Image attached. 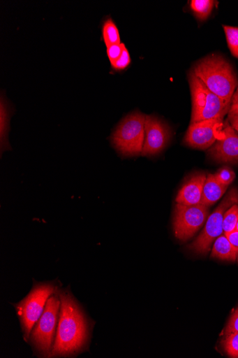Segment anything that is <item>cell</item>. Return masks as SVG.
<instances>
[{
	"instance_id": "cell-11",
	"label": "cell",
	"mask_w": 238,
	"mask_h": 358,
	"mask_svg": "<svg viewBox=\"0 0 238 358\" xmlns=\"http://www.w3.org/2000/svg\"><path fill=\"white\" fill-rule=\"evenodd\" d=\"M216 142L209 150L210 157L218 162L235 164L238 162V135L226 122Z\"/></svg>"
},
{
	"instance_id": "cell-21",
	"label": "cell",
	"mask_w": 238,
	"mask_h": 358,
	"mask_svg": "<svg viewBox=\"0 0 238 358\" xmlns=\"http://www.w3.org/2000/svg\"><path fill=\"white\" fill-rule=\"evenodd\" d=\"M216 179L222 185L229 186L235 178V173L229 168L221 169L214 174Z\"/></svg>"
},
{
	"instance_id": "cell-8",
	"label": "cell",
	"mask_w": 238,
	"mask_h": 358,
	"mask_svg": "<svg viewBox=\"0 0 238 358\" xmlns=\"http://www.w3.org/2000/svg\"><path fill=\"white\" fill-rule=\"evenodd\" d=\"M209 214L207 206L177 203L174 210L173 229L175 237L182 242L192 238L206 222Z\"/></svg>"
},
{
	"instance_id": "cell-27",
	"label": "cell",
	"mask_w": 238,
	"mask_h": 358,
	"mask_svg": "<svg viewBox=\"0 0 238 358\" xmlns=\"http://www.w3.org/2000/svg\"><path fill=\"white\" fill-rule=\"evenodd\" d=\"M228 122L235 131L238 132V115H228Z\"/></svg>"
},
{
	"instance_id": "cell-2",
	"label": "cell",
	"mask_w": 238,
	"mask_h": 358,
	"mask_svg": "<svg viewBox=\"0 0 238 358\" xmlns=\"http://www.w3.org/2000/svg\"><path fill=\"white\" fill-rule=\"evenodd\" d=\"M193 72L213 93L230 106L238 87V78L229 62L219 55H211L198 62Z\"/></svg>"
},
{
	"instance_id": "cell-25",
	"label": "cell",
	"mask_w": 238,
	"mask_h": 358,
	"mask_svg": "<svg viewBox=\"0 0 238 358\" xmlns=\"http://www.w3.org/2000/svg\"><path fill=\"white\" fill-rule=\"evenodd\" d=\"M228 115H238V87L232 97Z\"/></svg>"
},
{
	"instance_id": "cell-1",
	"label": "cell",
	"mask_w": 238,
	"mask_h": 358,
	"mask_svg": "<svg viewBox=\"0 0 238 358\" xmlns=\"http://www.w3.org/2000/svg\"><path fill=\"white\" fill-rule=\"evenodd\" d=\"M61 306L50 357H72L89 350L91 323L70 289L57 290Z\"/></svg>"
},
{
	"instance_id": "cell-18",
	"label": "cell",
	"mask_w": 238,
	"mask_h": 358,
	"mask_svg": "<svg viewBox=\"0 0 238 358\" xmlns=\"http://www.w3.org/2000/svg\"><path fill=\"white\" fill-rule=\"evenodd\" d=\"M238 222V204L230 207L225 213L223 219V233L225 235L236 230Z\"/></svg>"
},
{
	"instance_id": "cell-19",
	"label": "cell",
	"mask_w": 238,
	"mask_h": 358,
	"mask_svg": "<svg viewBox=\"0 0 238 358\" xmlns=\"http://www.w3.org/2000/svg\"><path fill=\"white\" fill-rule=\"evenodd\" d=\"M223 29L230 52L238 59V27L223 25Z\"/></svg>"
},
{
	"instance_id": "cell-29",
	"label": "cell",
	"mask_w": 238,
	"mask_h": 358,
	"mask_svg": "<svg viewBox=\"0 0 238 358\" xmlns=\"http://www.w3.org/2000/svg\"><path fill=\"white\" fill-rule=\"evenodd\" d=\"M237 263H238V256H237Z\"/></svg>"
},
{
	"instance_id": "cell-14",
	"label": "cell",
	"mask_w": 238,
	"mask_h": 358,
	"mask_svg": "<svg viewBox=\"0 0 238 358\" xmlns=\"http://www.w3.org/2000/svg\"><path fill=\"white\" fill-rule=\"evenodd\" d=\"M228 186L220 183L214 175L209 174L204 185L200 204L210 207L218 202L225 193Z\"/></svg>"
},
{
	"instance_id": "cell-3",
	"label": "cell",
	"mask_w": 238,
	"mask_h": 358,
	"mask_svg": "<svg viewBox=\"0 0 238 358\" xmlns=\"http://www.w3.org/2000/svg\"><path fill=\"white\" fill-rule=\"evenodd\" d=\"M147 115L135 110L117 125L111 137L112 146L124 157L142 155L145 140Z\"/></svg>"
},
{
	"instance_id": "cell-16",
	"label": "cell",
	"mask_w": 238,
	"mask_h": 358,
	"mask_svg": "<svg viewBox=\"0 0 238 358\" xmlns=\"http://www.w3.org/2000/svg\"><path fill=\"white\" fill-rule=\"evenodd\" d=\"M102 39L107 48L121 43L119 31L112 18L107 19L102 25Z\"/></svg>"
},
{
	"instance_id": "cell-20",
	"label": "cell",
	"mask_w": 238,
	"mask_h": 358,
	"mask_svg": "<svg viewBox=\"0 0 238 358\" xmlns=\"http://www.w3.org/2000/svg\"><path fill=\"white\" fill-rule=\"evenodd\" d=\"M222 345L229 357L238 358V333L225 336Z\"/></svg>"
},
{
	"instance_id": "cell-23",
	"label": "cell",
	"mask_w": 238,
	"mask_h": 358,
	"mask_svg": "<svg viewBox=\"0 0 238 358\" xmlns=\"http://www.w3.org/2000/svg\"><path fill=\"white\" fill-rule=\"evenodd\" d=\"M237 333H238V308H237L230 316L224 335L227 336Z\"/></svg>"
},
{
	"instance_id": "cell-12",
	"label": "cell",
	"mask_w": 238,
	"mask_h": 358,
	"mask_svg": "<svg viewBox=\"0 0 238 358\" xmlns=\"http://www.w3.org/2000/svg\"><path fill=\"white\" fill-rule=\"evenodd\" d=\"M207 176L200 173L191 177L179 190L176 202L184 206L200 204Z\"/></svg>"
},
{
	"instance_id": "cell-4",
	"label": "cell",
	"mask_w": 238,
	"mask_h": 358,
	"mask_svg": "<svg viewBox=\"0 0 238 358\" xmlns=\"http://www.w3.org/2000/svg\"><path fill=\"white\" fill-rule=\"evenodd\" d=\"M58 289L55 282H36L27 296L15 305L27 342L34 327L42 316L48 299Z\"/></svg>"
},
{
	"instance_id": "cell-28",
	"label": "cell",
	"mask_w": 238,
	"mask_h": 358,
	"mask_svg": "<svg viewBox=\"0 0 238 358\" xmlns=\"http://www.w3.org/2000/svg\"><path fill=\"white\" fill-rule=\"evenodd\" d=\"M236 230L238 231V222H237V226H236Z\"/></svg>"
},
{
	"instance_id": "cell-13",
	"label": "cell",
	"mask_w": 238,
	"mask_h": 358,
	"mask_svg": "<svg viewBox=\"0 0 238 358\" xmlns=\"http://www.w3.org/2000/svg\"><path fill=\"white\" fill-rule=\"evenodd\" d=\"M13 113L12 106L6 96L1 94V97H0V149H1V155L5 151L12 150L8 136L10 131V120Z\"/></svg>"
},
{
	"instance_id": "cell-26",
	"label": "cell",
	"mask_w": 238,
	"mask_h": 358,
	"mask_svg": "<svg viewBox=\"0 0 238 358\" xmlns=\"http://www.w3.org/2000/svg\"><path fill=\"white\" fill-rule=\"evenodd\" d=\"M230 243L238 249V231L237 230L225 235Z\"/></svg>"
},
{
	"instance_id": "cell-9",
	"label": "cell",
	"mask_w": 238,
	"mask_h": 358,
	"mask_svg": "<svg viewBox=\"0 0 238 358\" xmlns=\"http://www.w3.org/2000/svg\"><path fill=\"white\" fill-rule=\"evenodd\" d=\"M223 118L191 123L184 143L193 148L206 150L218 140L223 128Z\"/></svg>"
},
{
	"instance_id": "cell-15",
	"label": "cell",
	"mask_w": 238,
	"mask_h": 358,
	"mask_svg": "<svg viewBox=\"0 0 238 358\" xmlns=\"http://www.w3.org/2000/svg\"><path fill=\"white\" fill-rule=\"evenodd\" d=\"M237 256L238 249L230 243L225 234H222L216 240L212 248L211 257L224 262H235Z\"/></svg>"
},
{
	"instance_id": "cell-24",
	"label": "cell",
	"mask_w": 238,
	"mask_h": 358,
	"mask_svg": "<svg viewBox=\"0 0 238 358\" xmlns=\"http://www.w3.org/2000/svg\"><path fill=\"white\" fill-rule=\"evenodd\" d=\"M125 47L124 43L107 47V53L111 64L114 63L120 57Z\"/></svg>"
},
{
	"instance_id": "cell-10",
	"label": "cell",
	"mask_w": 238,
	"mask_h": 358,
	"mask_svg": "<svg viewBox=\"0 0 238 358\" xmlns=\"http://www.w3.org/2000/svg\"><path fill=\"white\" fill-rule=\"evenodd\" d=\"M171 138L169 126L155 115H147L143 157H154L161 153Z\"/></svg>"
},
{
	"instance_id": "cell-7",
	"label": "cell",
	"mask_w": 238,
	"mask_h": 358,
	"mask_svg": "<svg viewBox=\"0 0 238 358\" xmlns=\"http://www.w3.org/2000/svg\"><path fill=\"white\" fill-rule=\"evenodd\" d=\"M238 204V189H230L220 205L207 220L202 231L188 245V248L196 254L207 255L213 243L223 233V219L225 212L232 206Z\"/></svg>"
},
{
	"instance_id": "cell-17",
	"label": "cell",
	"mask_w": 238,
	"mask_h": 358,
	"mask_svg": "<svg viewBox=\"0 0 238 358\" xmlns=\"http://www.w3.org/2000/svg\"><path fill=\"white\" fill-rule=\"evenodd\" d=\"M215 3L213 0H193L191 8L197 19L204 21L211 15Z\"/></svg>"
},
{
	"instance_id": "cell-22",
	"label": "cell",
	"mask_w": 238,
	"mask_h": 358,
	"mask_svg": "<svg viewBox=\"0 0 238 358\" xmlns=\"http://www.w3.org/2000/svg\"><path fill=\"white\" fill-rule=\"evenodd\" d=\"M131 62L130 54L125 47L120 57L112 64V68L115 71H122L129 66Z\"/></svg>"
},
{
	"instance_id": "cell-6",
	"label": "cell",
	"mask_w": 238,
	"mask_h": 358,
	"mask_svg": "<svg viewBox=\"0 0 238 358\" xmlns=\"http://www.w3.org/2000/svg\"><path fill=\"white\" fill-rule=\"evenodd\" d=\"M192 96L191 123L211 119L223 118L230 106L213 93L193 71L188 74Z\"/></svg>"
},
{
	"instance_id": "cell-5",
	"label": "cell",
	"mask_w": 238,
	"mask_h": 358,
	"mask_svg": "<svg viewBox=\"0 0 238 358\" xmlns=\"http://www.w3.org/2000/svg\"><path fill=\"white\" fill-rule=\"evenodd\" d=\"M58 290V289H57ZM61 302L58 292L47 301L45 310L34 327L28 342L40 357H50L59 319Z\"/></svg>"
}]
</instances>
